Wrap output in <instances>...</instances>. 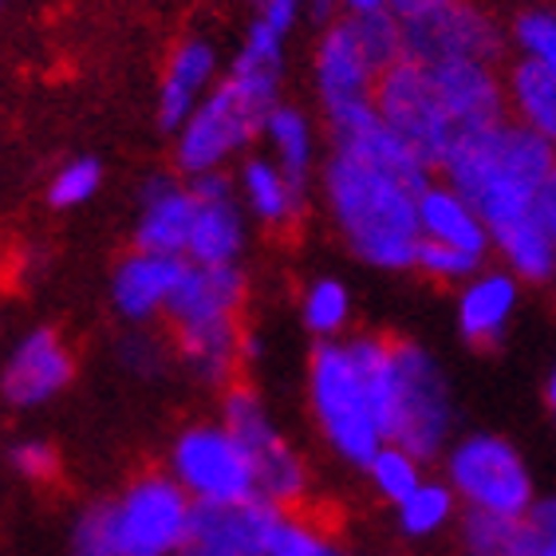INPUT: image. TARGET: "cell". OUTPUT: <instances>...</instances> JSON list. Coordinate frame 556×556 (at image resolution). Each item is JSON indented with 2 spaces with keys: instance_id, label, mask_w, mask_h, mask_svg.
Here are the masks:
<instances>
[{
  "instance_id": "obj_2",
  "label": "cell",
  "mask_w": 556,
  "mask_h": 556,
  "mask_svg": "<svg viewBox=\"0 0 556 556\" xmlns=\"http://www.w3.org/2000/svg\"><path fill=\"white\" fill-rule=\"evenodd\" d=\"M320 193L336 233L355 261L379 273L415 268L418 245V190L367 162L332 150L320 166Z\"/></svg>"
},
{
  "instance_id": "obj_24",
  "label": "cell",
  "mask_w": 556,
  "mask_h": 556,
  "mask_svg": "<svg viewBox=\"0 0 556 556\" xmlns=\"http://www.w3.org/2000/svg\"><path fill=\"white\" fill-rule=\"evenodd\" d=\"M249 249V214L237 190L217 193V198H198L190 245L186 261L190 265H241Z\"/></svg>"
},
{
  "instance_id": "obj_45",
  "label": "cell",
  "mask_w": 556,
  "mask_h": 556,
  "mask_svg": "<svg viewBox=\"0 0 556 556\" xmlns=\"http://www.w3.org/2000/svg\"><path fill=\"white\" fill-rule=\"evenodd\" d=\"M391 9V0H343V16H364V12Z\"/></svg>"
},
{
  "instance_id": "obj_39",
  "label": "cell",
  "mask_w": 556,
  "mask_h": 556,
  "mask_svg": "<svg viewBox=\"0 0 556 556\" xmlns=\"http://www.w3.org/2000/svg\"><path fill=\"white\" fill-rule=\"evenodd\" d=\"M170 343H162L159 336H150V328H130V336L118 340V364L127 367L139 379H159L170 364Z\"/></svg>"
},
{
  "instance_id": "obj_1",
  "label": "cell",
  "mask_w": 556,
  "mask_h": 556,
  "mask_svg": "<svg viewBox=\"0 0 556 556\" xmlns=\"http://www.w3.org/2000/svg\"><path fill=\"white\" fill-rule=\"evenodd\" d=\"M395 379V340L348 332L316 343L308 355V407L324 446L352 470H364L387 442V407Z\"/></svg>"
},
{
  "instance_id": "obj_44",
  "label": "cell",
  "mask_w": 556,
  "mask_h": 556,
  "mask_svg": "<svg viewBox=\"0 0 556 556\" xmlns=\"http://www.w3.org/2000/svg\"><path fill=\"white\" fill-rule=\"evenodd\" d=\"M261 352H265V340H261L257 332H249V328H245V336H241V367L257 364Z\"/></svg>"
},
{
  "instance_id": "obj_16",
  "label": "cell",
  "mask_w": 556,
  "mask_h": 556,
  "mask_svg": "<svg viewBox=\"0 0 556 556\" xmlns=\"http://www.w3.org/2000/svg\"><path fill=\"white\" fill-rule=\"evenodd\" d=\"M186 265H190L186 257H162V253L130 249L111 277V304H115L118 320L130 328H150L154 320H166V308L178 292Z\"/></svg>"
},
{
  "instance_id": "obj_18",
  "label": "cell",
  "mask_w": 556,
  "mask_h": 556,
  "mask_svg": "<svg viewBox=\"0 0 556 556\" xmlns=\"http://www.w3.org/2000/svg\"><path fill=\"white\" fill-rule=\"evenodd\" d=\"M285 517H289V509H280L265 497L198 505L193 509V545L217 548L229 556H265Z\"/></svg>"
},
{
  "instance_id": "obj_14",
  "label": "cell",
  "mask_w": 556,
  "mask_h": 556,
  "mask_svg": "<svg viewBox=\"0 0 556 556\" xmlns=\"http://www.w3.org/2000/svg\"><path fill=\"white\" fill-rule=\"evenodd\" d=\"M312 79H316V99H320L324 118L348 115V111L367 108L375 99V79L379 72L364 55V48L355 43V33L348 16L328 24L316 40V55H312Z\"/></svg>"
},
{
  "instance_id": "obj_5",
  "label": "cell",
  "mask_w": 556,
  "mask_h": 556,
  "mask_svg": "<svg viewBox=\"0 0 556 556\" xmlns=\"http://www.w3.org/2000/svg\"><path fill=\"white\" fill-rule=\"evenodd\" d=\"M442 482L454 490L466 514L529 517L536 505V478L525 454L493 430L454 434L442 454Z\"/></svg>"
},
{
  "instance_id": "obj_6",
  "label": "cell",
  "mask_w": 556,
  "mask_h": 556,
  "mask_svg": "<svg viewBox=\"0 0 556 556\" xmlns=\"http://www.w3.org/2000/svg\"><path fill=\"white\" fill-rule=\"evenodd\" d=\"M387 442L410 450L418 462H439L454 442V391L439 355L422 343L395 340V379L387 407Z\"/></svg>"
},
{
  "instance_id": "obj_48",
  "label": "cell",
  "mask_w": 556,
  "mask_h": 556,
  "mask_svg": "<svg viewBox=\"0 0 556 556\" xmlns=\"http://www.w3.org/2000/svg\"><path fill=\"white\" fill-rule=\"evenodd\" d=\"M336 556H379V553H367V548H336Z\"/></svg>"
},
{
  "instance_id": "obj_19",
  "label": "cell",
  "mask_w": 556,
  "mask_h": 556,
  "mask_svg": "<svg viewBox=\"0 0 556 556\" xmlns=\"http://www.w3.org/2000/svg\"><path fill=\"white\" fill-rule=\"evenodd\" d=\"M217 79H222V55H217V48L210 40H202V36H186L170 52L166 72H162L159 99H154L159 127L174 135L198 111V103L214 91Z\"/></svg>"
},
{
  "instance_id": "obj_20",
  "label": "cell",
  "mask_w": 556,
  "mask_h": 556,
  "mask_svg": "<svg viewBox=\"0 0 556 556\" xmlns=\"http://www.w3.org/2000/svg\"><path fill=\"white\" fill-rule=\"evenodd\" d=\"M521 308V280L509 268H490L473 273L458 289V336L470 348H497Z\"/></svg>"
},
{
  "instance_id": "obj_46",
  "label": "cell",
  "mask_w": 556,
  "mask_h": 556,
  "mask_svg": "<svg viewBox=\"0 0 556 556\" xmlns=\"http://www.w3.org/2000/svg\"><path fill=\"white\" fill-rule=\"evenodd\" d=\"M545 407H548V415H553V422H556V364L548 367V379H545Z\"/></svg>"
},
{
  "instance_id": "obj_7",
  "label": "cell",
  "mask_w": 556,
  "mask_h": 556,
  "mask_svg": "<svg viewBox=\"0 0 556 556\" xmlns=\"http://www.w3.org/2000/svg\"><path fill=\"white\" fill-rule=\"evenodd\" d=\"M222 422L233 430L241 446L253 458L257 473V497L280 505V509H300L312 493V470L304 454L292 446V439L273 422L265 399L249 383H229L222 391Z\"/></svg>"
},
{
  "instance_id": "obj_38",
  "label": "cell",
  "mask_w": 556,
  "mask_h": 556,
  "mask_svg": "<svg viewBox=\"0 0 556 556\" xmlns=\"http://www.w3.org/2000/svg\"><path fill=\"white\" fill-rule=\"evenodd\" d=\"M9 466L16 478L33 485H48L60 478V450L40 434H21L9 446Z\"/></svg>"
},
{
  "instance_id": "obj_25",
  "label": "cell",
  "mask_w": 556,
  "mask_h": 556,
  "mask_svg": "<svg viewBox=\"0 0 556 556\" xmlns=\"http://www.w3.org/2000/svg\"><path fill=\"white\" fill-rule=\"evenodd\" d=\"M261 142H265L268 159L277 162L300 190H308L312 174L320 170V139H316V127H312L308 111H300L296 103H285V99H280L277 108L268 111Z\"/></svg>"
},
{
  "instance_id": "obj_30",
  "label": "cell",
  "mask_w": 556,
  "mask_h": 556,
  "mask_svg": "<svg viewBox=\"0 0 556 556\" xmlns=\"http://www.w3.org/2000/svg\"><path fill=\"white\" fill-rule=\"evenodd\" d=\"M462 505L442 478H427L415 493H407L395 505V525L407 541H430V536L446 533L450 525H458Z\"/></svg>"
},
{
  "instance_id": "obj_36",
  "label": "cell",
  "mask_w": 556,
  "mask_h": 556,
  "mask_svg": "<svg viewBox=\"0 0 556 556\" xmlns=\"http://www.w3.org/2000/svg\"><path fill=\"white\" fill-rule=\"evenodd\" d=\"M485 257H473L466 249L454 245H439V241H422L415 257V273H422L434 285H450V289H462L473 273H482Z\"/></svg>"
},
{
  "instance_id": "obj_49",
  "label": "cell",
  "mask_w": 556,
  "mask_h": 556,
  "mask_svg": "<svg viewBox=\"0 0 556 556\" xmlns=\"http://www.w3.org/2000/svg\"><path fill=\"white\" fill-rule=\"evenodd\" d=\"M541 556H553V553H545V548H541Z\"/></svg>"
},
{
  "instance_id": "obj_9",
  "label": "cell",
  "mask_w": 556,
  "mask_h": 556,
  "mask_svg": "<svg viewBox=\"0 0 556 556\" xmlns=\"http://www.w3.org/2000/svg\"><path fill=\"white\" fill-rule=\"evenodd\" d=\"M190 493L170 473H142L115 497L118 556H178L193 541Z\"/></svg>"
},
{
  "instance_id": "obj_40",
  "label": "cell",
  "mask_w": 556,
  "mask_h": 556,
  "mask_svg": "<svg viewBox=\"0 0 556 556\" xmlns=\"http://www.w3.org/2000/svg\"><path fill=\"white\" fill-rule=\"evenodd\" d=\"M257 21L268 24L273 33L292 36L304 21V0H257Z\"/></svg>"
},
{
  "instance_id": "obj_37",
  "label": "cell",
  "mask_w": 556,
  "mask_h": 556,
  "mask_svg": "<svg viewBox=\"0 0 556 556\" xmlns=\"http://www.w3.org/2000/svg\"><path fill=\"white\" fill-rule=\"evenodd\" d=\"M336 541L328 536V529H324L320 521H312L308 514H300V509H292L289 517H285V525L277 529V536H273V545H268L265 556H336Z\"/></svg>"
},
{
  "instance_id": "obj_28",
  "label": "cell",
  "mask_w": 556,
  "mask_h": 556,
  "mask_svg": "<svg viewBox=\"0 0 556 556\" xmlns=\"http://www.w3.org/2000/svg\"><path fill=\"white\" fill-rule=\"evenodd\" d=\"M458 545L462 556H541V536L529 517H490L462 509Z\"/></svg>"
},
{
  "instance_id": "obj_34",
  "label": "cell",
  "mask_w": 556,
  "mask_h": 556,
  "mask_svg": "<svg viewBox=\"0 0 556 556\" xmlns=\"http://www.w3.org/2000/svg\"><path fill=\"white\" fill-rule=\"evenodd\" d=\"M99 186H103V166H99V159L79 154V159L64 162V166L52 174V182H48V205H52V210H79V205H87L96 198Z\"/></svg>"
},
{
  "instance_id": "obj_35",
  "label": "cell",
  "mask_w": 556,
  "mask_h": 556,
  "mask_svg": "<svg viewBox=\"0 0 556 556\" xmlns=\"http://www.w3.org/2000/svg\"><path fill=\"white\" fill-rule=\"evenodd\" d=\"M72 556H118L115 497L91 502L72 525Z\"/></svg>"
},
{
  "instance_id": "obj_17",
  "label": "cell",
  "mask_w": 556,
  "mask_h": 556,
  "mask_svg": "<svg viewBox=\"0 0 556 556\" xmlns=\"http://www.w3.org/2000/svg\"><path fill=\"white\" fill-rule=\"evenodd\" d=\"M434 87L446 108L454 135L466 130H485L497 127L509 118V103H505V75L497 64H482V60H450V64H434Z\"/></svg>"
},
{
  "instance_id": "obj_12",
  "label": "cell",
  "mask_w": 556,
  "mask_h": 556,
  "mask_svg": "<svg viewBox=\"0 0 556 556\" xmlns=\"http://www.w3.org/2000/svg\"><path fill=\"white\" fill-rule=\"evenodd\" d=\"M75 355L55 328H28L0 364V399L12 410H40L67 391Z\"/></svg>"
},
{
  "instance_id": "obj_11",
  "label": "cell",
  "mask_w": 556,
  "mask_h": 556,
  "mask_svg": "<svg viewBox=\"0 0 556 556\" xmlns=\"http://www.w3.org/2000/svg\"><path fill=\"white\" fill-rule=\"evenodd\" d=\"M403 40H407V55L418 64H450V60H482V64H497L505 52L502 24L493 21L490 12L470 4V0H446L442 9L403 21Z\"/></svg>"
},
{
  "instance_id": "obj_43",
  "label": "cell",
  "mask_w": 556,
  "mask_h": 556,
  "mask_svg": "<svg viewBox=\"0 0 556 556\" xmlns=\"http://www.w3.org/2000/svg\"><path fill=\"white\" fill-rule=\"evenodd\" d=\"M304 16H312L316 24H336L343 16V0H304Z\"/></svg>"
},
{
  "instance_id": "obj_42",
  "label": "cell",
  "mask_w": 556,
  "mask_h": 556,
  "mask_svg": "<svg viewBox=\"0 0 556 556\" xmlns=\"http://www.w3.org/2000/svg\"><path fill=\"white\" fill-rule=\"evenodd\" d=\"M536 217H541V225H545L548 237L556 241V166L545 178V186L536 190Z\"/></svg>"
},
{
  "instance_id": "obj_41",
  "label": "cell",
  "mask_w": 556,
  "mask_h": 556,
  "mask_svg": "<svg viewBox=\"0 0 556 556\" xmlns=\"http://www.w3.org/2000/svg\"><path fill=\"white\" fill-rule=\"evenodd\" d=\"M529 521H533L536 536H541V548L556 556V493H548V497H536Z\"/></svg>"
},
{
  "instance_id": "obj_31",
  "label": "cell",
  "mask_w": 556,
  "mask_h": 556,
  "mask_svg": "<svg viewBox=\"0 0 556 556\" xmlns=\"http://www.w3.org/2000/svg\"><path fill=\"white\" fill-rule=\"evenodd\" d=\"M364 478H367V485L395 509L407 493H415L418 485L427 482V462H418L410 450L395 446V442H383V446L371 454V462L364 466Z\"/></svg>"
},
{
  "instance_id": "obj_22",
  "label": "cell",
  "mask_w": 556,
  "mask_h": 556,
  "mask_svg": "<svg viewBox=\"0 0 556 556\" xmlns=\"http://www.w3.org/2000/svg\"><path fill=\"white\" fill-rule=\"evenodd\" d=\"M233 186L249 222H257L261 229H273V233L292 229L304 214V202H308V190H300L268 154H253V150L237 162Z\"/></svg>"
},
{
  "instance_id": "obj_47",
  "label": "cell",
  "mask_w": 556,
  "mask_h": 556,
  "mask_svg": "<svg viewBox=\"0 0 556 556\" xmlns=\"http://www.w3.org/2000/svg\"><path fill=\"white\" fill-rule=\"evenodd\" d=\"M178 556H229V553H217V548L193 545V541H190V545H186V548H182V553H178Z\"/></svg>"
},
{
  "instance_id": "obj_27",
  "label": "cell",
  "mask_w": 556,
  "mask_h": 556,
  "mask_svg": "<svg viewBox=\"0 0 556 556\" xmlns=\"http://www.w3.org/2000/svg\"><path fill=\"white\" fill-rule=\"evenodd\" d=\"M505 103L509 118L556 147V75L533 60H514L505 72Z\"/></svg>"
},
{
  "instance_id": "obj_29",
  "label": "cell",
  "mask_w": 556,
  "mask_h": 556,
  "mask_svg": "<svg viewBox=\"0 0 556 556\" xmlns=\"http://www.w3.org/2000/svg\"><path fill=\"white\" fill-rule=\"evenodd\" d=\"M355 296L340 277H312L300 292V324L316 343L343 340L352 332Z\"/></svg>"
},
{
  "instance_id": "obj_4",
  "label": "cell",
  "mask_w": 556,
  "mask_h": 556,
  "mask_svg": "<svg viewBox=\"0 0 556 556\" xmlns=\"http://www.w3.org/2000/svg\"><path fill=\"white\" fill-rule=\"evenodd\" d=\"M285 75L225 67L214 91L198 103L182 127L174 130V162L182 178L229 170L261 142L268 111L280 103Z\"/></svg>"
},
{
  "instance_id": "obj_21",
  "label": "cell",
  "mask_w": 556,
  "mask_h": 556,
  "mask_svg": "<svg viewBox=\"0 0 556 556\" xmlns=\"http://www.w3.org/2000/svg\"><path fill=\"white\" fill-rule=\"evenodd\" d=\"M198 198L190 182L178 178H154L142 190L139 217H135V249L142 253H162V257H186L190 245Z\"/></svg>"
},
{
  "instance_id": "obj_26",
  "label": "cell",
  "mask_w": 556,
  "mask_h": 556,
  "mask_svg": "<svg viewBox=\"0 0 556 556\" xmlns=\"http://www.w3.org/2000/svg\"><path fill=\"white\" fill-rule=\"evenodd\" d=\"M490 253H497L502 268H509L521 285H553L556 280V241L536 214L493 229Z\"/></svg>"
},
{
  "instance_id": "obj_15",
  "label": "cell",
  "mask_w": 556,
  "mask_h": 556,
  "mask_svg": "<svg viewBox=\"0 0 556 556\" xmlns=\"http://www.w3.org/2000/svg\"><path fill=\"white\" fill-rule=\"evenodd\" d=\"M328 130H332V150L352 154V159L367 162L375 170L391 174L399 182H407L410 190H422L434 178V166L399 130L387 127L383 118H379V111H375V103L332 118Z\"/></svg>"
},
{
  "instance_id": "obj_23",
  "label": "cell",
  "mask_w": 556,
  "mask_h": 556,
  "mask_svg": "<svg viewBox=\"0 0 556 556\" xmlns=\"http://www.w3.org/2000/svg\"><path fill=\"white\" fill-rule=\"evenodd\" d=\"M418 233L422 241L466 249L473 257H490V233H485L482 214L473 210L466 193H458L439 174L418 190Z\"/></svg>"
},
{
  "instance_id": "obj_33",
  "label": "cell",
  "mask_w": 556,
  "mask_h": 556,
  "mask_svg": "<svg viewBox=\"0 0 556 556\" xmlns=\"http://www.w3.org/2000/svg\"><path fill=\"white\" fill-rule=\"evenodd\" d=\"M517 60H533L556 75V4H529L509 24Z\"/></svg>"
},
{
  "instance_id": "obj_13",
  "label": "cell",
  "mask_w": 556,
  "mask_h": 556,
  "mask_svg": "<svg viewBox=\"0 0 556 556\" xmlns=\"http://www.w3.org/2000/svg\"><path fill=\"white\" fill-rule=\"evenodd\" d=\"M245 296L249 277L241 265H186L178 292H174L170 308H166L170 336L241 328Z\"/></svg>"
},
{
  "instance_id": "obj_10",
  "label": "cell",
  "mask_w": 556,
  "mask_h": 556,
  "mask_svg": "<svg viewBox=\"0 0 556 556\" xmlns=\"http://www.w3.org/2000/svg\"><path fill=\"white\" fill-rule=\"evenodd\" d=\"M371 103L387 127L399 130L439 170L442 154L454 142V123H450L446 108H442L430 64H418V60L403 55L399 64H391L375 79Z\"/></svg>"
},
{
  "instance_id": "obj_3",
  "label": "cell",
  "mask_w": 556,
  "mask_h": 556,
  "mask_svg": "<svg viewBox=\"0 0 556 556\" xmlns=\"http://www.w3.org/2000/svg\"><path fill=\"white\" fill-rule=\"evenodd\" d=\"M556 166V147L505 118L497 127L454 135L439 162V178L466 193L482 214L485 233L536 214V190Z\"/></svg>"
},
{
  "instance_id": "obj_32",
  "label": "cell",
  "mask_w": 556,
  "mask_h": 556,
  "mask_svg": "<svg viewBox=\"0 0 556 556\" xmlns=\"http://www.w3.org/2000/svg\"><path fill=\"white\" fill-rule=\"evenodd\" d=\"M355 33V43L364 48V55L371 60V67L379 75L387 72L391 64H399L403 55H407V40H403V21H399L395 12L383 9V12H364V16H348Z\"/></svg>"
},
{
  "instance_id": "obj_8",
  "label": "cell",
  "mask_w": 556,
  "mask_h": 556,
  "mask_svg": "<svg viewBox=\"0 0 556 556\" xmlns=\"http://www.w3.org/2000/svg\"><path fill=\"white\" fill-rule=\"evenodd\" d=\"M170 478L190 493L193 505H229L257 497L253 458L222 418L193 422L174 439Z\"/></svg>"
}]
</instances>
